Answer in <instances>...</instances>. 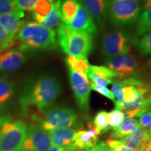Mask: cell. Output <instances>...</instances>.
I'll use <instances>...</instances> for the list:
<instances>
[{
  "mask_svg": "<svg viewBox=\"0 0 151 151\" xmlns=\"http://www.w3.org/2000/svg\"><path fill=\"white\" fill-rule=\"evenodd\" d=\"M62 84L56 77L44 75L29 81L24 86L20 98L23 109L35 107L43 112L59 97Z\"/></svg>",
  "mask_w": 151,
  "mask_h": 151,
  "instance_id": "6da1fadb",
  "label": "cell"
},
{
  "mask_svg": "<svg viewBox=\"0 0 151 151\" xmlns=\"http://www.w3.org/2000/svg\"><path fill=\"white\" fill-rule=\"evenodd\" d=\"M16 40L18 42V48L26 52L52 50L58 46L55 30L43 27L37 22H24L14 41Z\"/></svg>",
  "mask_w": 151,
  "mask_h": 151,
  "instance_id": "7a4b0ae2",
  "label": "cell"
},
{
  "mask_svg": "<svg viewBox=\"0 0 151 151\" xmlns=\"http://www.w3.org/2000/svg\"><path fill=\"white\" fill-rule=\"evenodd\" d=\"M58 42L68 55L87 58L93 49L92 37L71 29L62 22L58 27Z\"/></svg>",
  "mask_w": 151,
  "mask_h": 151,
  "instance_id": "3957f363",
  "label": "cell"
},
{
  "mask_svg": "<svg viewBox=\"0 0 151 151\" xmlns=\"http://www.w3.org/2000/svg\"><path fill=\"white\" fill-rule=\"evenodd\" d=\"M26 132L23 122L9 116H0V151L20 150Z\"/></svg>",
  "mask_w": 151,
  "mask_h": 151,
  "instance_id": "277c9868",
  "label": "cell"
},
{
  "mask_svg": "<svg viewBox=\"0 0 151 151\" xmlns=\"http://www.w3.org/2000/svg\"><path fill=\"white\" fill-rule=\"evenodd\" d=\"M141 12V0H113L109 11L111 24L120 29L137 23Z\"/></svg>",
  "mask_w": 151,
  "mask_h": 151,
  "instance_id": "5b68a950",
  "label": "cell"
},
{
  "mask_svg": "<svg viewBox=\"0 0 151 151\" xmlns=\"http://www.w3.org/2000/svg\"><path fill=\"white\" fill-rule=\"evenodd\" d=\"M41 117L34 116L40 127L46 131L58 128H71L78 124V117L73 109L55 107L43 111Z\"/></svg>",
  "mask_w": 151,
  "mask_h": 151,
  "instance_id": "8992f818",
  "label": "cell"
},
{
  "mask_svg": "<svg viewBox=\"0 0 151 151\" xmlns=\"http://www.w3.org/2000/svg\"><path fill=\"white\" fill-rule=\"evenodd\" d=\"M136 39L124 31L106 33L101 39V52L108 58L129 53Z\"/></svg>",
  "mask_w": 151,
  "mask_h": 151,
  "instance_id": "52a82bcc",
  "label": "cell"
},
{
  "mask_svg": "<svg viewBox=\"0 0 151 151\" xmlns=\"http://www.w3.org/2000/svg\"><path fill=\"white\" fill-rule=\"evenodd\" d=\"M105 64L107 67L118 74L119 80L142 78L141 66L134 55L127 53L108 58Z\"/></svg>",
  "mask_w": 151,
  "mask_h": 151,
  "instance_id": "ba28073f",
  "label": "cell"
},
{
  "mask_svg": "<svg viewBox=\"0 0 151 151\" xmlns=\"http://www.w3.org/2000/svg\"><path fill=\"white\" fill-rule=\"evenodd\" d=\"M69 76L71 89L76 101L79 111L88 115L90 109V96L91 83L88 76L69 69Z\"/></svg>",
  "mask_w": 151,
  "mask_h": 151,
  "instance_id": "9c48e42d",
  "label": "cell"
},
{
  "mask_svg": "<svg viewBox=\"0 0 151 151\" xmlns=\"http://www.w3.org/2000/svg\"><path fill=\"white\" fill-rule=\"evenodd\" d=\"M52 146L49 132L38 124L27 125L22 151H47Z\"/></svg>",
  "mask_w": 151,
  "mask_h": 151,
  "instance_id": "30bf717a",
  "label": "cell"
},
{
  "mask_svg": "<svg viewBox=\"0 0 151 151\" xmlns=\"http://www.w3.org/2000/svg\"><path fill=\"white\" fill-rule=\"evenodd\" d=\"M68 27L73 31L86 34L92 37L97 35L98 31L93 18L81 3L79 4L76 14Z\"/></svg>",
  "mask_w": 151,
  "mask_h": 151,
  "instance_id": "8fae6325",
  "label": "cell"
},
{
  "mask_svg": "<svg viewBox=\"0 0 151 151\" xmlns=\"http://www.w3.org/2000/svg\"><path fill=\"white\" fill-rule=\"evenodd\" d=\"M113 0H80L88 11L98 29H101L108 16Z\"/></svg>",
  "mask_w": 151,
  "mask_h": 151,
  "instance_id": "7c38bea8",
  "label": "cell"
},
{
  "mask_svg": "<svg viewBox=\"0 0 151 151\" xmlns=\"http://www.w3.org/2000/svg\"><path fill=\"white\" fill-rule=\"evenodd\" d=\"M27 52L21 49H12L0 54V72L16 71L27 62Z\"/></svg>",
  "mask_w": 151,
  "mask_h": 151,
  "instance_id": "4fadbf2b",
  "label": "cell"
},
{
  "mask_svg": "<svg viewBox=\"0 0 151 151\" xmlns=\"http://www.w3.org/2000/svg\"><path fill=\"white\" fill-rule=\"evenodd\" d=\"M100 132L93 126L89 130H80L76 132L73 137L70 150H78L89 151L98 143V136Z\"/></svg>",
  "mask_w": 151,
  "mask_h": 151,
  "instance_id": "5bb4252c",
  "label": "cell"
},
{
  "mask_svg": "<svg viewBox=\"0 0 151 151\" xmlns=\"http://www.w3.org/2000/svg\"><path fill=\"white\" fill-rule=\"evenodd\" d=\"M23 17L24 12L22 11L0 16V24L8 33L9 39L12 41V43L19 29L24 24V22L22 20Z\"/></svg>",
  "mask_w": 151,
  "mask_h": 151,
  "instance_id": "9a60e30c",
  "label": "cell"
},
{
  "mask_svg": "<svg viewBox=\"0 0 151 151\" xmlns=\"http://www.w3.org/2000/svg\"><path fill=\"white\" fill-rule=\"evenodd\" d=\"M52 145L53 146L64 147L70 150L73 137L76 131L71 128H58L49 131Z\"/></svg>",
  "mask_w": 151,
  "mask_h": 151,
  "instance_id": "2e32d148",
  "label": "cell"
},
{
  "mask_svg": "<svg viewBox=\"0 0 151 151\" xmlns=\"http://www.w3.org/2000/svg\"><path fill=\"white\" fill-rule=\"evenodd\" d=\"M150 139V134L139 126L134 132L120 140L130 148H144Z\"/></svg>",
  "mask_w": 151,
  "mask_h": 151,
  "instance_id": "e0dca14e",
  "label": "cell"
},
{
  "mask_svg": "<svg viewBox=\"0 0 151 151\" xmlns=\"http://www.w3.org/2000/svg\"><path fill=\"white\" fill-rule=\"evenodd\" d=\"M139 126L140 124L139 123V120L137 119H126L118 127L113 129L111 137L113 138V139L121 140L123 138L134 132Z\"/></svg>",
  "mask_w": 151,
  "mask_h": 151,
  "instance_id": "ac0fdd59",
  "label": "cell"
},
{
  "mask_svg": "<svg viewBox=\"0 0 151 151\" xmlns=\"http://www.w3.org/2000/svg\"><path fill=\"white\" fill-rule=\"evenodd\" d=\"M80 0H61L60 13L62 21L68 26L76 14L80 4Z\"/></svg>",
  "mask_w": 151,
  "mask_h": 151,
  "instance_id": "d6986e66",
  "label": "cell"
},
{
  "mask_svg": "<svg viewBox=\"0 0 151 151\" xmlns=\"http://www.w3.org/2000/svg\"><path fill=\"white\" fill-rule=\"evenodd\" d=\"M141 11L136 28V39L142 37L151 30V4Z\"/></svg>",
  "mask_w": 151,
  "mask_h": 151,
  "instance_id": "ffe728a7",
  "label": "cell"
},
{
  "mask_svg": "<svg viewBox=\"0 0 151 151\" xmlns=\"http://www.w3.org/2000/svg\"><path fill=\"white\" fill-rule=\"evenodd\" d=\"M14 94V84L7 79L0 76V113L4 110Z\"/></svg>",
  "mask_w": 151,
  "mask_h": 151,
  "instance_id": "44dd1931",
  "label": "cell"
},
{
  "mask_svg": "<svg viewBox=\"0 0 151 151\" xmlns=\"http://www.w3.org/2000/svg\"><path fill=\"white\" fill-rule=\"evenodd\" d=\"M60 4L61 0H56L53 4L52 8L49 13V14L44 18L41 24L43 27L52 29L55 27H58L62 22L60 13Z\"/></svg>",
  "mask_w": 151,
  "mask_h": 151,
  "instance_id": "7402d4cb",
  "label": "cell"
},
{
  "mask_svg": "<svg viewBox=\"0 0 151 151\" xmlns=\"http://www.w3.org/2000/svg\"><path fill=\"white\" fill-rule=\"evenodd\" d=\"M65 62L69 69L78 73H83L88 76L90 65L87 58H76L74 56L69 55L65 59Z\"/></svg>",
  "mask_w": 151,
  "mask_h": 151,
  "instance_id": "603a6c76",
  "label": "cell"
},
{
  "mask_svg": "<svg viewBox=\"0 0 151 151\" xmlns=\"http://www.w3.org/2000/svg\"><path fill=\"white\" fill-rule=\"evenodd\" d=\"M122 102L133 103L139 99V94L136 88L128 81L127 79L122 80Z\"/></svg>",
  "mask_w": 151,
  "mask_h": 151,
  "instance_id": "cb8c5ba5",
  "label": "cell"
},
{
  "mask_svg": "<svg viewBox=\"0 0 151 151\" xmlns=\"http://www.w3.org/2000/svg\"><path fill=\"white\" fill-rule=\"evenodd\" d=\"M134 45L141 53L145 55H151V30L140 39H137L134 43Z\"/></svg>",
  "mask_w": 151,
  "mask_h": 151,
  "instance_id": "d4e9b609",
  "label": "cell"
},
{
  "mask_svg": "<svg viewBox=\"0 0 151 151\" xmlns=\"http://www.w3.org/2000/svg\"><path fill=\"white\" fill-rule=\"evenodd\" d=\"M89 71L101 78H108L111 80H112L113 78H118V74L114 71L105 66L90 65Z\"/></svg>",
  "mask_w": 151,
  "mask_h": 151,
  "instance_id": "484cf974",
  "label": "cell"
},
{
  "mask_svg": "<svg viewBox=\"0 0 151 151\" xmlns=\"http://www.w3.org/2000/svg\"><path fill=\"white\" fill-rule=\"evenodd\" d=\"M123 112L121 110L114 109L108 113V127L107 130L118 127L124 121Z\"/></svg>",
  "mask_w": 151,
  "mask_h": 151,
  "instance_id": "4316f807",
  "label": "cell"
},
{
  "mask_svg": "<svg viewBox=\"0 0 151 151\" xmlns=\"http://www.w3.org/2000/svg\"><path fill=\"white\" fill-rule=\"evenodd\" d=\"M94 126L101 133L106 132L108 127V113L105 111H100L94 118Z\"/></svg>",
  "mask_w": 151,
  "mask_h": 151,
  "instance_id": "83f0119b",
  "label": "cell"
},
{
  "mask_svg": "<svg viewBox=\"0 0 151 151\" xmlns=\"http://www.w3.org/2000/svg\"><path fill=\"white\" fill-rule=\"evenodd\" d=\"M106 144L111 150L113 151H143L144 148L133 149L123 144L120 140L116 139H108L106 141Z\"/></svg>",
  "mask_w": 151,
  "mask_h": 151,
  "instance_id": "f1b7e54d",
  "label": "cell"
},
{
  "mask_svg": "<svg viewBox=\"0 0 151 151\" xmlns=\"http://www.w3.org/2000/svg\"><path fill=\"white\" fill-rule=\"evenodd\" d=\"M20 11L15 5L14 0H0V16Z\"/></svg>",
  "mask_w": 151,
  "mask_h": 151,
  "instance_id": "f546056e",
  "label": "cell"
},
{
  "mask_svg": "<svg viewBox=\"0 0 151 151\" xmlns=\"http://www.w3.org/2000/svg\"><path fill=\"white\" fill-rule=\"evenodd\" d=\"M139 123L143 129L151 135V110L145 111L139 116Z\"/></svg>",
  "mask_w": 151,
  "mask_h": 151,
  "instance_id": "4dcf8cb0",
  "label": "cell"
},
{
  "mask_svg": "<svg viewBox=\"0 0 151 151\" xmlns=\"http://www.w3.org/2000/svg\"><path fill=\"white\" fill-rule=\"evenodd\" d=\"M111 92L115 97L114 102H122V83L121 81H113Z\"/></svg>",
  "mask_w": 151,
  "mask_h": 151,
  "instance_id": "1f68e13d",
  "label": "cell"
},
{
  "mask_svg": "<svg viewBox=\"0 0 151 151\" xmlns=\"http://www.w3.org/2000/svg\"><path fill=\"white\" fill-rule=\"evenodd\" d=\"M12 46V41L9 39L8 33L0 24V50H4Z\"/></svg>",
  "mask_w": 151,
  "mask_h": 151,
  "instance_id": "d6a6232c",
  "label": "cell"
},
{
  "mask_svg": "<svg viewBox=\"0 0 151 151\" xmlns=\"http://www.w3.org/2000/svg\"><path fill=\"white\" fill-rule=\"evenodd\" d=\"M88 78L90 81H91L92 84L97 85V86L101 87H106L112 83L113 82V80L97 76L93 74L90 71L88 74Z\"/></svg>",
  "mask_w": 151,
  "mask_h": 151,
  "instance_id": "836d02e7",
  "label": "cell"
},
{
  "mask_svg": "<svg viewBox=\"0 0 151 151\" xmlns=\"http://www.w3.org/2000/svg\"><path fill=\"white\" fill-rule=\"evenodd\" d=\"M15 5L20 11H32L37 0H14Z\"/></svg>",
  "mask_w": 151,
  "mask_h": 151,
  "instance_id": "e575fe53",
  "label": "cell"
},
{
  "mask_svg": "<svg viewBox=\"0 0 151 151\" xmlns=\"http://www.w3.org/2000/svg\"><path fill=\"white\" fill-rule=\"evenodd\" d=\"M91 90H93L94 91L98 92V93L101 94V95L104 96V97L109 98V99L112 100V101H115L114 96L111 93V90L106 88V87H101L97 86V85L91 83Z\"/></svg>",
  "mask_w": 151,
  "mask_h": 151,
  "instance_id": "d590c367",
  "label": "cell"
},
{
  "mask_svg": "<svg viewBox=\"0 0 151 151\" xmlns=\"http://www.w3.org/2000/svg\"><path fill=\"white\" fill-rule=\"evenodd\" d=\"M89 151H113L107 146L106 143L104 141H101L98 143L95 146L90 149Z\"/></svg>",
  "mask_w": 151,
  "mask_h": 151,
  "instance_id": "8d00e7d4",
  "label": "cell"
},
{
  "mask_svg": "<svg viewBox=\"0 0 151 151\" xmlns=\"http://www.w3.org/2000/svg\"><path fill=\"white\" fill-rule=\"evenodd\" d=\"M47 151H68L67 148L60 146H51Z\"/></svg>",
  "mask_w": 151,
  "mask_h": 151,
  "instance_id": "74e56055",
  "label": "cell"
},
{
  "mask_svg": "<svg viewBox=\"0 0 151 151\" xmlns=\"http://www.w3.org/2000/svg\"><path fill=\"white\" fill-rule=\"evenodd\" d=\"M143 151H151V139L148 141V142L147 143L146 147H145Z\"/></svg>",
  "mask_w": 151,
  "mask_h": 151,
  "instance_id": "f35d334b",
  "label": "cell"
},
{
  "mask_svg": "<svg viewBox=\"0 0 151 151\" xmlns=\"http://www.w3.org/2000/svg\"><path fill=\"white\" fill-rule=\"evenodd\" d=\"M148 65L149 66V67L151 69V58H150V60L148 61Z\"/></svg>",
  "mask_w": 151,
  "mask_h": 151,
  "instance_id": "ab89813d",
  "label": "cell"
},
{
  "mask_svg": "<svg viewBox=\"0 0 151 151\" xmlns=\"http://www.w3.org/2000/svg\"><path fill=\"white\" fill-rule=\"evenodd\" d=\"M13 151H22V150H13Z\"/></svg>",
  "mask_w": 151,
  "mask_h": 151,
  "instance_id": "60d3db41",
  "label": "cell"
},
{
  "mask_svg": "<svg viewBox=\"0 0 151 151\" xmlns=\"http://www.w3.org/2000/svg\"><path fill=\"white\" fill-rule=\"evenodd\" d=\"M150 139H151V135H150Z\"/></svg>",
  "mask_w": 151,
  "mask_h": 151,
  "instance_id": "b9f144b4",
  "label": "cell"
}]
</instances>
